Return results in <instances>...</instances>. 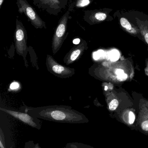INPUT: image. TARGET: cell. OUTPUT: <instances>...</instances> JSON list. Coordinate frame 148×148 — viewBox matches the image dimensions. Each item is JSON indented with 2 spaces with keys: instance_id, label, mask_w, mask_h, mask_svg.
Segmentation results:
<instances>
[{
  "instance_id": "obj_1",
  "label": "cell",
  "mask_w": 148,
  "mask_h": 148,
  "mask_svg": "<svg viewBox=\"0 0 148 148\" xmlns=\"http://www.w3.org/2000/svg\"><path fill=\"white\" fill-rule=\"evenodd\" d=\"M79 113L73 110L58 107L42 109L36 114L38 115L39 117L51 121L63 123H82L83 118L82 115Z\"/></svg>"
},
{
  "instance_id": "obj_2",
  "label": "cell",
  "mask_w": 148,
  "mask_h": 148,
  "mask_svg": "<svg viewBox=\"0 0 148 148\" xmlns=\"http://www.w3.org/2000/svg\"><path fill=\"white\" fill-rule=\"evenodd\" d=\"M73 3L69 6L68 10L60 20L55 29L52 41V48L53 54H55L60 49L68 35L67 23L68 20L71 18L70 13L73 10Z\"/></svg>"
},
{
  "instance_id": "obj_3",
  "label": "cell",
  "mask_w": 148,
  "mask_h": 148,
  "mask_svg": "<svg viewBox=\"0 0 148 148\" xmlns=\"http://www.w3.org/2000/svg\"><path fill=\"white\" fill-rule=\"evenodd\" d=\"M18 11L21 14H24L32 25L36 29L46 28V24L38 15L34 8L27 0H17Z\"/></svg>"
},
{
  "instance_id": "obj_4",
  "label": "cell",
  "mask_w": 148,
  "mask_h": 148,
  "mask_svg": "<svg viewBox=\"0 0 148 148\" xmlns=\"http://www.w3.org/2000/svg\"><path fill=\"white\" fill-rule=\"evenodd\" d=\"M14 38L17 53L25 58L28 50L27 32L22 22L18 19H16V29Z\"/></svg>"
},
{
  "instance_id": "obj_5",
  "label": "cell",
  "mask_w": 148,
  "mask_h": 148,
  "mask_svg": "<svg viewBox=\"0 0 148 148\" xmlns=\"http://www.w3.org/2000/svg\"><path fill=\"white\" fill-rule=\"evenodd\" d=\"M33 4L40 9L51 15H57L65 8L67 0H33Z\"/></svg>"
},
{
  "instance_id": "obj_6",
  "label": "cell",
  "mask_w": 148,
  "mask_h": 148,
  "mask_svg": "<svg viewBox=\"0 0 148 148\" xmlns=\"http://www.w3.org/2000/svg\"><path fill=\"white\" fill-rule=\"evenodd\" d=\"M87 48V43L85 40H82L78 45L73 47L70 52L66 56V62L71 63L77 59L82 55L84 51Z\"/></svg>"
},
{
  "instance_id": "obj_7",
  "label": "cell",
  "mask_w": 148,
  "mask_h": 148,
  "mask_svg": "<svg viewBox=\"0 0 148 148\" xmlns=\"http://www.w3.org/2000/svg\"><path fill=\"white\" fill-rule=\"evenodd\" d=\"M47 61L49 66L51 67L53 71L56 74L61 76H65L69 75L73 73V70L68 69L61 65L59 64L53 59V58L50 55H47Z\"/></svg>"
},
{
  "instance_id": "obj_8",
  "label": "cell",
  "mask_w": 148,
  "mask_h": 148,
  "mask_svg": "<svg viewBox=\"0 0 148 148\" xmlns=\"http://www.w3.org/2000/svg\"><path fill=\"white\" fill-rule=\"evenodd\" d=\"M1 110L7 112L8 114L12 115L14 117L19 119L21 121H22L25 123L29 125L32 127L34 128H37L38 127V125L35 122L34 118L29 116L28 114L18 112L14 111L8 110H5V109H2V108H1Z\"/></svg>"
},
{
  "instance_id": "obj_9",
  "label": "cell",
  "mask_w": 148,
  "mask_h": 148,
  "mask_svg": "<svg viewBox=\"0 0 148 148\" xmlns=\"http://www.w3.org/2000/svg\"><path fill=\"white\" fill-rule=\"evenodd\" d=\"M120 22L121 26L127 31H129L130 32L134 33V32H135L133 27L131 25L125 18H121L120 20Z\"/></svg>"
},
{
  "instance_id": "obj_10",
  "label": "cell",
  "mask_w": 148,
  "mask_h": 148,
  "mask_svg": "<svg viewBox=\"0 0 148 148\" xmlns=\"http://www.w3.org/2000/svg\"><path fill=\"white\" fill-rule=\"evenodd\" d=\"M90 4V0H77L73 5L76 8H83L85 7Z\"/></svg>"
},
{
  "instance_id": "obj_11",
  "label": "cell",
  "mask_w": 148,
  "mask_h": 148,
  "mask_svg": "<svg viewBox=\"0 0 148 148\" xmlns=\"http://www.w3.org/2000/svg\"><path fill=\"white\" fill-rule=\"evenodd\" d=\"M118 105V101L116 99H113L110 103V104H109V109L110 110H114L117 108Z\"/></svg>"
},
{
  "instance_id": "obj_12",
  "label": "cell",
  "mask_w": 148,
  "mask_h": 148,
  "mask_svg": "<svg viewBox=\"0 0 148 148\" xmlns=\"http://www.w3.org/2000/svg\"><path fill=\"white\" fill-rule=\"evenodd\" d=\"M135 116L132 112H130L129 113V123L130 124L133 123L135 121Z\"/></svg>"
},
{
  "instance_id": "obj_13",
  "label": "cell",
  "mask_w": 148,
  "mask_h": 148,
  "mask_svg": "<svg viewBox=\"0 0 148 148\" xmlns=\"http://www.w3.org/2000/svg\"><path fill=\"white\" fill-rule=\"evenodd\" d=\"M119 81H124L127 79V75L125 73H123V74H120V75H118L117 77Z\"/></svg>"
},
{
  "instance_id": "obj_14",
  "label": "cell",
  "mask_w": 148,
  "mask_h": 148,
  "mask_svg": "<svg viewBox=\"0 0 148 148\" xmlns=\"http://www.w3.org/2000/svg\"><path fill=\"white\" fill-rule=\"evenodd\" d=\"M141 127L143 130L148 131V121H145L142 123L141 125Z\"/></svg>"
},
{
  "instance_id": "obj_15",
  "label": "cell",
  "mask_w": 148,
  "mask_h": 148,
  "mask_svg": "<svg viewBox=\"0 0 148 148\" xmlns=\"http://www.w3.org/2000/svg\"><path fill=\"white\" fill-rule=\"evenodd\" d=\"M19 86V85L18 83L17 82H13L10 85V88L12 90H16L18 88Z\"/></svg>"
},
{
  "instance_id": "obj_16",
  "label": "cell",
  "mask_w": 148,
  "mask_h": 148,
  "mask_svg": "<svg viewBox=\"0 0 148 148\" xmlns=\"http://www.w3.org/2000/svg\"><path fill=\"white\" fill-rule=\"evenodd\" d=\"M80 42H81V39H80V38H79L74 39L73 41V43L76 45H78Z\"/></svg>"
},
{
  "instance_id": "obj_17",
  "label": "cell",
  "mask_w": 148,
  "mask_h": 148,
  "mask_svg": "<svg viewBox=\"0 0 148 148\" xmlns=\"http://www.w3.org/2000/svg\"><path fill=\"white\" fill-rule=\"evenodd\" d=\"M116 73L117 75H120V74L124 73V71L122 69H117L116 71Z\"/></svg>"
},
{
  "instance_id": "obj_18",
  "label": "cell",
  "mask_w": 148,
  "mask_h": 148,
  "mask_svg": "<svg viewBox=\"0 0 148 148\" xmlns=\"http://www.w3.org/2000/svg\"><path fill=\"white\" fill-rule=\"evenodd\" d=\"M144 38L145 41H146V43L148 44V32L145 34L144 35Z\"/></svg>"
},
{
  "instance_id": "obj_19",
  "label": "cell",
  "mask_w": 148,
  "mask_h": 148,
  "mask_svg": "<svg viewBox=\"0 0 148 148\" xmlns=\"http://www.w3.org/2000/svg\"><path fill=\"white\" fill-rule=\"evenodd\" d=\"M116 52H112V57L111 58L112 59H113V60H117L116 59V56H117V55H116Z\"/></svg>"
}]
</instances>
